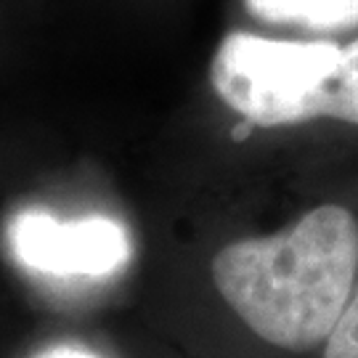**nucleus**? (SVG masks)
<instances>
[{
    "instance_id": "nucleus-1",
    "label": "nucleus",
    "mask_w": 358,
    "mask_h": 358,
    "mask_svg": "<svg viewBox=\"0 0 358 358\" xmlns=\"http://www.w3.org/2000/svg\"><path fill=\"white\" fill-rule=\"evenodd\" d=\"M356 276L358 223L340 205L313 207L282 234L231 242L213 257V282L231 310L292 353L327 345Z\"/></svg>"
},
{
    "instance_id": "nucleus-2",
    "label": "nucleus",
    "mask_w": 358,
    "mask_h": 358,
    "mask_svg": "<svg viewBox=\"0 0 358 358\" xmlns=\"http://www.w3.org/2000/svg\"><path fill=\"white\" fill-rule=\"evenodd\" d=\"M332 40H273L231 32L213 59V88L257 128L297 125L319 117L321 93L340 64Z\"/></svg>"
},
{
    "instance_id": "nucleus-3",
    "label": "nucleus",
    "mask_w": 358,
    "mask_h": 358,
    "mask_svg": "<svg viewBox=\"0 0 358 358\" xmlns=\"http://www.w3.org/2000/svg\"><path fill=\"white\" fill-rule=\"evenodd\" d=\"M13 255L24 268L56 279H103L130 257V239L115 217H56L24 210L8 229Z\"/></svg>"
},
{
    "instance_id": "nucleus-4",
    "label": "nucleus",
    "mask_w": 358,
    "mask_h": 358,
    "mask_svg": "<svg viewBox=\"0 0 358 358\" xmlns=\"http://www.w3.org/2000/svg\"><path fill=\"white\" fill-rule=\"evenodd\" d=\"M244 6L268 24H297L316 32L358 24V0H244Z\"/></svg>"
},
{
    "instance_id": "nucleus-5",
    "label": "nucleus",
    "mask_w": 358,
    "mask_h": 358,
    "mask_svg": "<svg viewBox=\"0 0 358 358\" xmlns=\"http://www.w3.org/2000/svg\"><path fill=\"white\" fill-rule=\"evenodd\" d=\"M319 117L358 125V40L343 48L340 64L321 93Z\"/></svg>"
},
{
    "instance_id": "nucleus-6",
    "label": "nucleus",
    "mask_w": 358,
    "mask_h": 358,
    "mask_svg": "<svg viewBox=\"0 0 358 358\" xmlns=\"http://www.w3.org/2000/svg\"><path fill=\"white\" fill-rule=\"evenodd\" d=\"M324 358H358V276L345 310L327 340Z\"/></svg>"
},
{
    "instance_id": "nucleus-7",
    "label": "nucleus",
    "mask_w": 358,
    "mask_h": 358,
    "mask_svg": "<svg viewBox=\"0 0 358 358\" xmlns=\"http://www.w3.org/2000/svg\"><path fill=\"white\" fill-rule=\"evenodd\" d=\"M38 358H96V356L88 353V350H83V348H75V345H56V348L43 350Z\"/></svg>"
}]
</instances>
